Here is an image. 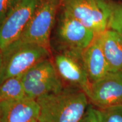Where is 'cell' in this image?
Returning a JSON list of instances; mask_svg holds the SVG:
<instances>
[{"label":"cell","instance_id":"cell-1","mask_svg":"<svg viewBox=\"0 0 122 122\" xmlns=\"http://www.w3.org/2000/svg\"><path fill=\"white\" fill-rule=\"evenodd\" d=\"M36 101L40 107V122H79L89 105L84 92L69 86L42 96Z\"/></svg>","mask_w":122,"mask_h":122},{"label":"cell","instance_id":"cell-2","mask_svg":"<svg viewBox=\"0 0 122 122\" xmlns=\"http://www.w3.org/2000/svg\"><path fill=\"white\" fill-rule=\"evenodd\" d=\"M2 67L0 85L7 79L22 76L43 59L49 58L50 50L44 46L16 40L1 50Z\"/></svg>","mask_w":122,"mask_h":122},{"label":"cell","instance_id":"cell-3","mask_svg":"<svg viewBox=\"0 0 122 122\" xmlns=\"http://www.w3.org/2000/svg\"><path fill=\"white\" fill-rule=\"evenodd\" d=\"M21 78L26 97L35 100L60 91L65 86L49 58L37 62L24 72Z\"/></svg>","mask_w":122,"mask_h":122},{"label":"cell","instance_id":"cell-4","mask_svg":"<svg viewBox=\"0 0 122 122\" xmlns=\"http://www.w3.org/2000/svg\"><path fill=\"white\" fill-rule=\"evenodd\" d=\"M61 7L97 35L108 28L111 7L105 0H62Z\"/></svg>","mask_w":122,"mask_h":122},{"label":"cell","instance_id":"cell-5","mask_svg":"<svg viewBox=\"0 0 122 122\" xmlns=\"http://www.w3.org/2000/svg\"><path fill=\"white\" fill-rule=\"evenodd\" d=\"M61 2L62 0H41L30 22L16 40L50 49V35Z\"/></svg>","mask_w":122,"mask_h":122},{"label":"cell","instance_id":"cell-6","mask_svg":"<svg viewBox=\"0 0 122 122\" xmlns=\"http://www.w3.org/2000/svg\"><path fill=\"white\" fill-rule=\"evenodd\" d=\"M96 36L93 30L62 10L57 28L59 50L82 53Z\"/></svg>","mask_w":122,"mask_h":122},{"label":"cell","instance_id":"cell-7","mask_svg":"<svg viewBox=\"0 0 122 122\" xmlns=\"http://www.w3.org/2000/svg\"><path fill=\"white\" fill-rule=\"evenodd\" d=\"M83 53L59 50L54 58V66L65 86L79 88L86 93L91 83L84 64Z\"/></svg>","mask_w":122,"mask_h":122},{"label":"cell","instance_id":"cell-8","mask_svg":"<svg viewBox=\"0 0 122 122\" xmlns=\"http://www.w3.org/2000/svg\"><path fill=\"white\" fill-rule=\"evenodd\" d=\"M40 1L19 0L0 26V51L19 37Z\"/></svg>","mask_w":122,"mask_h":122},{"label":"cell","instance_id":"cell-9","mask_svg":"<svg viewBox=\"0 0 122 122\" xmlns=\"http://www.w3.org/2000/svg\"><path fill=\"white\" fill-rule=\"evenodd\" d=\"M86 95L89 103L98 109L122 105V71L110 72L91 83Z\"/></svg>","mask_w":122,"mask_h":122},{"label":"cell","instance_id":"cell-10","mask_svg":"<svg viewBox=\"0 0 122 122\" xmlns=\"http://www.w3.org/2000/svg\"><path fill=\"white\" fill-rule=\"evenodd\" d=\"M39 115V106L33 99L0 102V122H37Z\"/></svg>","mask_w":122,"mask_h":122},{"label":"cell","instance_id":"cell-11","mask_svg":"<svg viewBox=\"0 0 122 122\" xmlns=\"http://www.w3.org/2000/svg\"><path fill=\"white\" fill-rule=\"evenodd\" d=\"M83 59L91 83L102 78L110 71L99 35L83 52Z\"/></svg>","mask_w":122,"mask_h":122},{"label":"cell","instance_id":"cell-12","mask_svg":"<svg viewBox=\"0 0 122 122\" xmlns=\"http://www.w3.org/2000/svg\"><path fill=\"white\" fill-rule=\"evenodd\" d=\"M99 35L110 72L122 71V34L107 29Z\"/></svg>","mask_w":122,"mask_h":122},{"label":"cell","instance_id":"cell-13","mask_svg":"<svg viewBox=\"0 0 122 122\" xmlns=\"http://www.w3.org/2000/svg\"><path fill=\"white\" fill-rule=\"evenodd\" d=\"M26 97L20 76L11 77L0 85V102Z\"/></svg>","mask_w":122,"mask_h":122},{"label":"cell","instance_id":"cell-14","mask_svg":"<svg viewBox=\"0 0 122 122\" xmlns=\"http://www.w3.org/2000/svg\"><path fill=\"white\" fill-rule=\"evenodd\" d=\"M110 7L108 28L122 34V4L110 3Z\"/></svg>","mask_w":122,"mask_h":122},{"label":"cell","instance_id":"cell-15","mask_svg":"<svg viewBox=\"0 0 122 122\" xmlns=\"http://www.w3.org/2000/svg\"><path fill=\"white\" fill-rule=\"evenodd\" d=\"M100 110L102 122H122V105Z\"/></svg>","mask_w":122,"mask_h":122},{"label":"cell","instance_id":"cell-16","mask_svg":"<svg viewBox=\"0 0 122 122\" xmlns=\"http://www.w3.org/2000/svg\"><path fill=\"white\" fill-rule=\"evenodd\" d=\"M79 122H102L100 110L89 103L86 111Z\"/></svg>","mask_w":122,"mask_h":122},{"label":"cell","instance_id":"cell-17","mask_svg":"<svg viewBox=\"0 0 122 122\" xmlns=\"http://www.w3.org/2000/svg\"><path fill=\"white\" fill-rule=\"evenodd\" d=\"M19 0H0V26Z\"/></svg>","mask_w":122,"mask_h":122},{"label":"cell","instance_id":"cell-18","mask_svg":"<svg viewBox=\"0 0 122 122\" xmlns=\"http://www.w3.org/2000/svg\"><path fill=\"white\" fill-rule=\"evenodd\" d=\"M2 54H1V51H0V75H1V70H2Z\"/></svg>","mask_w":122,"mask_h":122},{"label":"cell","instance_id":"cell-19","mask_svg":"<svg viewBox=\"0 0 122 122\" xmlns=\"http://www.w3.org/2000/svg\"><path fill=\"white\" fill-rule=\"evenodd\" d=\"M37 122H40V121H39H39H38Z\"/></svg>","mask_w":122,"mask_h":122}]
</instances>
